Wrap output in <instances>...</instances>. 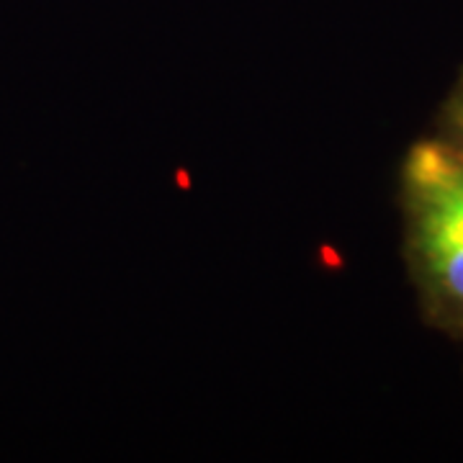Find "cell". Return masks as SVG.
Wrapping results in <instances>:
<instances>
[{
  "mask_svg": "<svg viewBox=\"0 0 463 463\" xmlns=\"http://www.w3.org/2000/svg\"><path fill=\"white\" fill-rule=\"evenodd\" d=\"M404 263L420 315L463 340V152L438 134L407 149L399 175Z\"/></svg>",
  "mask_w": 463,
  "mask_h": 463,
  "instance_id": "1",
  "label": "cell"
},
{
  "mask_svg": "<svg viewBox=\"0 0 463 463\" xmlns=\"http://www.w3.org/2000/svg\"><path fill=\"white\" fill-rule=\"evenodd\" d=\"M432 134H438L440 139H446L448 145H453L463 152V67L456 83L450 85L443 106H440L438 124H435Z\"/></svg>",
  "mask_w": 463,
  "mask_h": 463,
  "instance_id": "2",
  "label": "cell"
}]
</instances>
